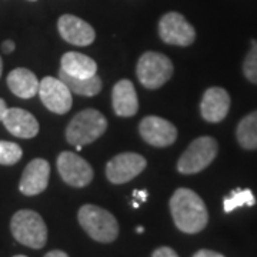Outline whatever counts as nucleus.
I'll list each match as a JSON object with an SVG mask.
<instances>
[{
    "mask_svg": "<svg viewBox=\"0 0 257 257\" xmlns=\"http://www.w3.org/2000/svg\"><path fill=\"white\" fill-rule=\"evenodd\" d=\"M170 211L176 227L189 234L202 231L207 221L209 213L202 197L190 189H177L170 199Z\"/></svg>",
    "mask_w": 257,
    "mask_h": 257,
    "instance_id": "nucleus-1",
    "label": "nucleus"
},
{
    "mask_svg": "<svg viewBox=\"0 0 257 257\" xmlns=\"http://www.w3.org/2000/svg\"><path fill=\"white\" fill-rule=\"evenodd\" d=\"M79 223L83 230L99 243H111L119 236V224L110 211L94 204H84L79 210Z\"/></svg>",
    "mask_w": 257,
    "mask_h": 257,
    "instance_id": "nucleus-2",
    "label": "nucleus"
},
{
    "mask_svg": "<svg viewBox=\"0 0 257 257\" xmlns=\"http://www.w3.org/2000/svg\"><path fill=\"white\" fill-rule=\"evenodd\" d=\"M107 128V120L100 111L86 109L74 116L66 128V139L73 146H86L100 138Z\"/></svg>",
    "mask_w": 257,
    "mask_h": 257,
    "instance_id": "nucleus-3",
    "label": "nucleus"
},
{
    "mask_svg": "<svg viewBox=\"0 0 257 257\" xmlns=\"http://www.w3.org/2000/svg\"><path fill=\"white\" fill-rule=\"evenodd\" d=\"M10 230L19 243L30 248L45 247L47 241V227L42 216L33 210H19L13 214Z\"/></svg>",
    "mask_w": 257,
    "mask_h": 257,
    "instance_id": "nucleus-4",
    "label": "nucleus"
},
{
    "mask_svg": "<svg viewBox=\"0 0 257 257\" xmlns=\"http://www.w3.org/2000/svg\"><path fill=\"white\" fill-rule=\"evenodd\" d=\"M217 142L203 136L193 140L177 162V170L182 175H194L204 170L217 155Z\"/></svg>",
    "mask_w": 257,
    "mask_h": 257,
    "instance_id": "nucleus-5",
    "label": "nucleus"
},
{
    "mask_svg": "<svg viewBox=\"0 0 257 257\" xmlns=\"http://www.w3.org/2000/svg\"><path fill=\"white\" fill-rule=\"evenodd\" d=\"M139 82L147 89H159L173 74V64L167 56L157 52H146L139 59L136 67Z\"/></svg>",
    "mask_w": 257,
    "mask_h": 257,
    "instance_id": "nucleus-6",
    "label": "nucleus"
},
{
    "mask_svg": "<svg viewBox=\"0 0 257 257\" xmlns=\"http://www.w3.org/2000/svg\"><path fill=\"white\" fill-rule=\"evenodd\" d=\"M159 36L160 39L173 46H190L196 39V30L177 12L166 13L159 22Z\"/></svg>",
    "mask_w": 257,
    "mask_h": 257,
    "instance_id": "nucleus-7",
    "label": "nucleus"
},
{
    "mask_svg": "<svg viewBox=\"0 0 257 257\" xmlns=\"http://www.w3.org/2000/svg\"><path fill=\"white\" fill-rule=\"evenodd\" d=\"M57 170L64 183L73 187H84L93 180L92 166L73 152H62L59 155Z\"/></svg>",
    "mask_w": 257,
    "mask_h": 257,
    "instance_id": "nucleus-8",
    "label": "nucleus"
},
{
    "mask_svg": "<svg viewBox=\"0 0 257 257\" xmlns=\"http://www.w3.org/2000/svg\"><path fill=\"white\" fill-rule=\"evenodd\" d=\"M43 104L56 114H64L72 109V92L60 79L52 76L45 77L39 84V93Z\"/></svg>",
    "mask_w": 257,
    "mask_h": 257,
    "instance_id": "nucleus-9",
    "label": "nucleus"
},
{
    "mask_svg": "<svg viewBox=\"0 0 257 257\" xmlns=\"http://www.w3.org/2000/svg\"><path fill=\"white\" fill-rule=\"evenodd\" d=\"M146 159L138 153H121L106 166V176L113 184H123L139 176L146 167Z\"/></svg>",
    "mask_w": 257,
    "mask_h": 257,
    "instance_id": "nucleus-10",
    "label": "nucleus"
},
{
    "mask_svg": "<svg viewBox=\"0 0 257 257\" xmlns=\"http://www.w3.org/2000/svg\"><path fill=\"white\" fill-rule=\"evenodd\" d=\"M139 132L143 140L155 147H167L177 139V128L169 120L159 116H147L140 121Z\"/></svg>",
    "mask_w": 257,
    "mask_h": 257,
    "instance_id": "nucleus-11",
    "label": "nucleus"
},
{
    "mask_svg": "<svg viewBox=\"0 0 257 257\" xmlns=\"http://www.w3.org/2000/svg\"><path fill=\"white\" fill-rule=\"evenodd\" d=\"M59 33L64 40L74 46H89L94 42V29L80 18L63 15L57 22Z\"/></svg>",
    "mask_w": 257,
    "mask_h": 257,
    "instance_id": "nucleus-12",
    "label": "nucleus"
},
{
    "mask_svg": "<svg viewBox=\"0 0 257 257\" xmlns=\"http://www.w3.org/2000/svg\"><path fill=\"white\" fill-rule=\"evenodd\" d=\"M50 176V165L45 159H35L29 163L19 183L20 192L26 196H36L45 192L49 184Z\"/></svg>",
    "mask_w": 257,
    "mask_h": 257,
    "instance_id": "nucleus-13",
    "label": "nucleus"
},
{
    "mask_svg": "<svg viewBox=\"0 0 257 257\" xmlns=\"http://www.w3.org/2000/svg\"><path fill=\"white\" fill-rule=\"evenodd\" d=\"M3 124L13 136L20 139H32L39 133L36 117L29 111L19 107H8L3 114Z\"/></svg>",
    "mask_w": 257,
    "mask_h": 257,
    "instance_id": "nucleus-14",
    "label": "nucleus"
},
{
    "mask_svg": "<svg viewBox=\"0 0 257 257\" xmlns=\"http://www.w3.org/2000/svg\"><path fill=\"white\" fill-rule=\"evenodd\" d=\"M230 109V96L221 87H210L203 94L200 111L203 119L210 123H219L227 116Z\"/></svg>",
    "mask_w": 257,
    "mask_h": 257,
    "instance_id": "nucleus-15",
    "label": "nucleus"
},
{
    "mask_svg": "<svg viewBox=\"0 0 257 257\" xmlns=\"http://www.w3.org/2000/svg\"><path fill=\"white\" fill-rule=\"evenodd\" d=\"M113 110L120 117H132L139 110V100L133 83L123 79L114 84L111 90Z\"/></svg>",
    "mask_w": 257,
    "mask_h": 257,
    "instance_id": "nucleus-16",
    "label": "nucleus"
},
{
    "mask_svg": "<svg viewBox=\"0 0 257 257\" xmlns=\"http://www.w3.org/2000/svg\"><path fill=\"white\" fill-rule=\"evenodd\" d=\"M39 84L36 74L29 69L19 67L12 70L8 76V86L13 94L22 99H32L39 93Z\"/></svg>",
    "mask_w": 257,
    "mask_h": 257,
    "instance_id": "nucleus-17",
    "label": "nucleus"
},
{
    "mask_svg": "<svg viewBox=\"0 0 257 257\" xmlns=\"http://www.w3.org/2000/svg\"><path fill=\"white\" fill-rule=\"evenodd\" d=\"M64 73L70 74L73 77H92L97 74V64L89 56L77 53V52H69L62 57V69Z\"/></svg>",
    "mask_w": 257,
    "mask_h": 257,
    "instance_id": "nucleus-18",
    "label": "nucleus"
},
{
    "mask_svg": "<svg viewBox=\"0 0 257 257\" xmlns=\"http://www.w3.org/2000/svg\"><path fill=\"white\" fill-rule=\"evenodd\" d=\"M59 79L69 87V90L74 94H80V96H87L92 97L94 94L100 93L101 90V79L94 74L92 77H73L70 74L64 73L63 70L59 72Z\"/></svg>",
    "mask_w": 257,
    "mask_h": 257,
    "instance_id": "nucleus-19",
    "label": "nucleus"
},
{
    "mask_svg": "<svg viewBox=\"0 0 257 257\" xmlns=\"http://www.w3.org/2000/svg\"><path fill=\"white\" fill-rule=\"evenodd\" d=\"M237 140L240 146L247 150L257 149V111L243 117L237 126Z\"/></svg>",
    "mask_w": 257,
    "mask_h": 257,
    "instance_id": "nucleus-20",
    "label": "nucleus"
},
{
    "mask_svg": "<svg viewBox=\"0 0 257 257\" xmlns=\"http://www.w3.org/2000/svg\"><path fill=\"white\" fill-rule=\"evenodd\" d=\"M254 203L256 199L250 189H236L227 197H224L223 207L226 213H230L241 206H254Z\"/></svg>",
    "mask_w": 257,
    "mask_h": 257,
    "instance_id": "nucleus-21",
    "label": "nucleus"
},
{
    "mask_svg": "<svg viewBox=\"0 0 257 257\" xmlns=\"http://www.w3.org/2000/svg\"><path fill=\"white\" fill-rule=\"evenodd\" d=\"M22 155L23 152L19 145L0 140V165H15L22 159Z\"/></svg>",
    "mask_w": 257,
    "mask_h": 257,
    "instance_id": "nucleus-22",
    "label": "nucleus"
},
{
    "mask_svg": "<svg viewBox=\"0 0 257 257\" xmlns=\"http://www.w3.org/2000/svg\"><path fill=\"white\" fill-rule=\"evenodd\" d=\"M243 72L251 83H257V42L251 40V49L244 59Z\"/></svg>",
    "mask_w": 257,
    "mask_h": 257,
    "instance_id": "nucleus-23",
    "label": "nucleus"
},
{
    "mask_svg": "<svg viewBox=\"0 0 257 257\" xmlns=\"http://www.w3.org/2000/svg\"><path fill=\"white\" fill-rule=\"evenodd\" d=\"M152 257H179L177 256V253H176L173 248L170 247H159L157 250L153 251V254Z\"/></svg>",
    "mask_w": 257,
    "mask_h": 257,
    "instance_id": "nucleus-24",
    "label": "nucleus"
},
{
    "mask_svg": "<svg viewBox=\"0 0 257 257\" xmlns=\"http://www.w3.org/2000/svg\"><path fill=\"white\" fill-rule=\"evenodd\" d=\"M193 257H224L217 251H213V250H199L197 253H194Z\"/></svg>",
    "mask_w": 257,
    "mask_h": 257,
    "instance_id": "nucleus-25",
    "label": "nucleus"
},
{
    "mask_svg": "<svg viewBox=\"0 0 257 257\" xmlns=\"http://www.w3.org/2000/svg\"><path fill=\"white\" fill-rule=\"evenodd\" d=\"M15 47H16V45H15L13 40H5L3 45H2V49H3L5 53H12L15 50Z\"/></svg>",
    "mask_w": 257,
    "mask_h": 257,
    "instance_id": "nucleus-26",
    "label": "nucleus"
},
{
    "mask_svg": "<svg viewBox=\"0 0 257 257\" xmlns=\"http://www.w3.org/2000/svg\"><path fill=\"white\" fill-rule=\"evenodd\" d=\"M133 197L138 199L139 202H146L147 192L146 190H135V192H133Z\"/></svg>",
    "mask_w": 257,
    "mask_h": 257,
    "instance_id": "nucleus-27",
    "label": "nucleus"
},
{
    "mask_svg": "<svg viewBox=\"0 0 257 257\" xmlns=\"http://www.w3.org/2000/svg\"><path fill=\"white\" fill-rule=\"evenodd\" d=\"M45 257H69L67 253H64L62 250H53V251H49Z\"/></svg>",
    "mask_w": 257,
    "mask_h": 257,
    "instance_id": "nucleus-28",
    "label": "nucleus"
},
{
    "mask_svg": "<svg viewBox=\"0 0 257 257\" xmlns=\"http://www.w3.org/2000/svg\"><path fill=\"white\" fill-rule=\"evenodd\" d=\"M6 109H8L6 101L3 100V99H0V121H2V119H3V114H5Z\"/></svg>",
    "mask_w": 257,
    "mask_h": 257,
    "instance_id": "nucleus-29",
    "label": "nucleus"
},
{
    "mask_svg": "<svg viewBox=\"0 0 257 257\" xmlns=\"http://www.w3.org/2000/svg\"><path fill=\"white\" fill-rule=\"evenodd\" d=\"M138 233H143V231H145V229H143V227H138Z\"/></svg>",
    "mask_w": 257,
    "mask_h": 257,
    "instance_id": "nucleus-30",
    "label": "nucleus"
},
{
    "mask_svg": "<svg viewBox=\"0 0 257 257\" xmlns=\"http://www.w3.org/2000/svg\"><path fill=\"white\" fill-rule=\"evenodd\" d=\"M2 69H3V63H2V59H0V76H2Z\"/></svg>",
    "mask_w": 257,
    "mask_h": 257,
    "instance_id": "nucleus-31",
    "label": "nucleus"
},
{
    "mask_svg": "<svg viewBox=\"0 0 257 257\" xmlns=\"http://www.w3.org/2000/svg\"><path fill=\"white\" fill-rule=\"evenodd\" d=\"M15 257H26V256H23V254H19V256H15Z\"/></svg>",
    "mask_w": 257,
    "mask_h": 257,
    "instance_id": "nucleus-32",
    "label": "nucleus"
},
{
    "mask_svg": "<svg viewBox=\"0 0 257 257\" xmlns=\"http://www.w3.org/2000/svg\"><path fill=\"white\" fill-rule=\"evenodd\" d=\"M30 2H36V0H30Z\"/></svg>",
    "mask_w": 257,
    "mask_h": 257,
    "instance_id": "nucleus-33",
    "label": "nucleus"
}]
</instances>
